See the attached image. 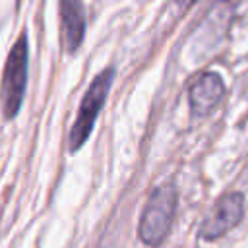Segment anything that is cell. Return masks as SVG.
Instances as JSON below:
<instances>
[{
  "label": "cell",
  "mask_w": 248,
  "mask_h": 248,
  "mask_svg": "<svg viewBox=\"0 0 248 248\" xmlns=\"http://www.w3.org/2000/svg\"><path fill=\"white\" fill-rule=\"evenodd\" d=\"M178 207V190L172 182L161 184L151 190L138 223V238L151 248L161 246L172 229Z\"/></svg>",
  "instance_id": "1"
},
{
  "label": "cell",
  "mask_w": 248,
  "mask_h": 248,
  "mask_svg": "<svg viewBox=\"0 0 248 248\" xmlns=\"http://www.w3.org/2000/svg\"><path fill=\"white\" fill-rule=\"evenodd\" d=\"M112 79H114V68H105L89 83V87H87V91H85V95L79 103V110H78V116L74 120V126L70 130L68 143H70L72 153L81 149L85 145V141L89 140V136L93 132V126H95V120L101 114V110L105 107V101L108 97Z\"/></svg>",
  "instance_id": "2"
},
{
  "label": "cell",
  "mask_w": 248,
  "mask_h": 248,
  "mask_svg": "<svg viewBox=\"0 0 248 248\" xmlns=\"http://www.w3.org/2000/svg\"><path fill=\"white\" fill-rule=\"evenodd\" d=\"M27 68H29V46H27V35L23 33L14 43L4 64L0 103L6 118H14L19 112L27 85Z\"/></svg>",
  "instance_id": "3"
},
{
  "label": "cell",
  "mask_w": 248,
  "mask_h": 248,
  "mask_svg": "<svg viewBox=\"0 0 248 248\" xmlns=\"http://www.w3.org/2000/svg\"><path fill=\"white\" fill-rule=\"evenodd\" d=\"M244 217V196L242 192H229L221 196L213 209L200 225V236L203 240H217L236 227Z\"/></svg>",
  "instance_id": "4"
},
{
  "label": "cell",
  "mask_w": 248,
  "mask_h": 248,
  "mask_svg": "<svg viewBox=\"0 0 248 248\" xmlns=\"http://www.w3.org/2000/svg\"><path fill=\"white\" fill-rule=\"evenodd\" d=\"M223 97H225V81L215 72L200 74L188 89V103L194 116L211 114Z\"/></svg>",
  "instance_id": "5"
},
{
  "label": "cell",
  "mask_w": 248,
  "mask_h": 248,
  "mask_svg": "<svg viewBox=\"0 0 248 248\" xmlns=\"http://www.w3.org/2000/svg\"><path fill=\"white\" fill-rule=\"evenodd\" d=\"M62 37L68 52H76L85 37V10L81 0H60Z\"/></svg>",
  "instance_id": "6"
},
{
  "label": "cell",
  "mask_w": 248,
  "mask_h": 248,
  "mask_svg": "<svg viewBox=\"0 0 248 248\" xmlns=\"http://www.w3.org/2000/svg\"><path fill=\"white\" fill-rule=\"evenodd\" d=\"M178 2V6H180V10H188L196 0H176Z\"/></svg>",
  "instance_id": "7"
}]
</instances>
